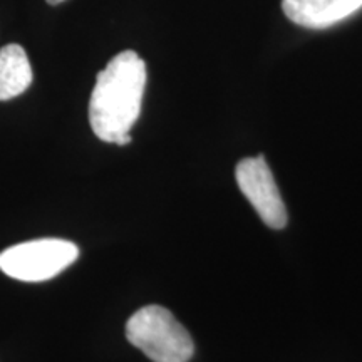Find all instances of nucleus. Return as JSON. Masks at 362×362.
<instances>
[{
	"label": "nucleus",
	"instance_id": "obj_1",
	"mask_svg": "<svg viewBox=\"0 0 362 362\" xmlns=\"http://www.w3.org/2000/svg\"><path fill=\"white\" fill-rule=\"evenodd\" d=\"M146 64L134 51H123L99 72L89 99V123L104 143L126 146L141 115Z\"/></svg>",
	"mask_w": 362,
	"mask_h": 362
},
{
	"label": "nucleus",
	"instance_id": "obj_6",
	"mask_svg": "<svg viewBox=\"0 0 362 362\" xmlns=\"http://www.w3.org/2000/svg\"><path fill=\"white\" fill-rule=\"evenodd\" d=\"M33 83V67L25 49L8 44L0 49V101L21 96Z\"/></svg>",
	"mask_w": 362,
	"mask_h": 362
},
{
	"label": "nucleus",
	"instance_id": "obj_3",
	"mask_svg": "<svg viewBox=\"0 0 362 362\" xmlns=\"http://www.w3.org/2000/svg\"><path fill=\"white\" fill-rule=\"evenodd\" d=\"M78 257V245L67 240H30L0 253V270L21 282H45L64 272Z\"/></svg>",
	"mask_w": 362,
	"mask_h": 362
},
{
	"label": "nucleus",
	"instance_id": "obj_7",
	"mask_svg": "<svg viewBox=\"0 0 362 362\" xmlns=\"http://www.w3.org/2000/svg\"><path fill=\"white\" fill-rule=\"evenodd\" d=\"M45 2H47V4H51V6H57V4L64 2V0H45Z\"/></svg>",
	"mask_w": 362,
	"mask_h": 362
},
{
	"label": "nucleus",
	"instance_id": "obj_2",
	"mask_svg": "<svg viewBox=\"0 0 362 362\" xmlns=\"http://www.w3.org/2000/svg\"><path fill=\"white\" fill-rule=\"evenodd\" d=\"M126 339L153 362H188L194 344L168 309L146 305L129 317Z\"/></svg>",
	"mask_w": 362,
	"mask_h": 362
},
{
	"label": "nucleus",
	"instance_id": "obj_4",
	"mask_svg": "<svg viewBox=\"0 0 362 362\" xmlns=\"http://www.w3.org/2000/svg\"><path fill=\"white\" fill-rule=\"evenodd\" d=\"M235 178L240 192L245 194L262 221L274 230L285 228L288 220L287 210L264 156L245 158L240 161L235 170Z\"/></svg>",
	"mask_w": 362,
	"mask_h": 362
},
{
	"label": "nucleus",
	"instance_id": "obj_5",
	"mask_svg": "<svg viewBox=\"0 0 362 362\" xmlns=\"http://www.w3.org/2000/svg\"><path fill=\"white\" fill-rule=\"evenodd\" d=\"M284 13L307 29H327L362 8V0H282Z\"/></svg>",
	"mask_w": 362,
	"mask_h": 362
}]
</instances>
